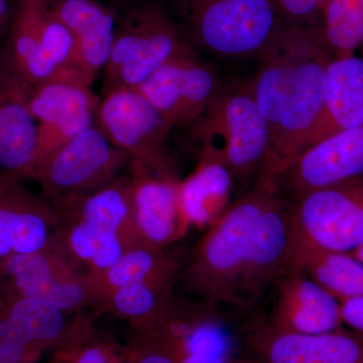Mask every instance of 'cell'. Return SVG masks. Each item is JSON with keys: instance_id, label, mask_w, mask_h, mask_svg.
<instances>
[{"instance_id": "obj_1", "label": "cell", "mask_w": 363, "mask_h": 363, "mask_svg": "<svg viewBox=\"0 0 363 363\" xmlns=\"http://www.w3.org/2000/svg\"><path fill=\"white\" fill-rule=\"evenodd\" d=\"M257 57L259 67L250 85L269 135L259 177H271L309 147L333 55L321 23H283Z\"/></svg>"}, {"instance_id": "obj_2", "label": "cell", "mask_w": 363, "mask_h": 363, "mask_svg": "<svg viewBox=\"0 0 363 363\" xmlns=\"http://www.w3.org/2000/svg\"><path fill=\"white\" fill-rule=\"evenodd\" d=\"M271 177H260L248 194L222 215L193 250L179 278L184 288L215 313L236 310V291L248 238L264 208L278 195Z\"/></svg>"}, {"instance_id": "obj_3", "label": "cell", "mask_w": 363, "mask_h": 363, "mask_svg": "<svg viewBox=\"0 0 363 363\" xmlns=\"http://www.w3.org/2000/svg\"><path fill=\"white\" fill-rule=\"evenodd\" d=\"M193 125L203 160L221 164L233 178L245 180L264 168L269 154V128L252 85L219 90Z\"/></svg>"}, {"instance_id": "obj_4", "label": "cell", "mask_w": 363, "mask_h": 363, "mask_svg": "<svg viewBox=\"0 0 363 363\" xmlns=\"http://www.w3.org/2000/svg\"><path fill=\"white\" fill-rule=\"evenodd\" d=\"M191 38L224 58L257 56L283 25L271 0H172Z\"/></svg>"}, {"instance_id": "obj_5", "label": "cell", "mask_w": 363, "mask_h": 363, "mask_svg": "<svg viewBox=\"0 0 363 363\" xmlns=\"http://www.w3.org/2000/svg\"><path fill=\"white\" fill-rule=\"evenodd\" d=\"M94 121L112 145L125 152L133 175H172L166 143L172 126L135 88L104 95Z\"/></svg>"}, {"instance_id": "obj_6", "label": "cell", "mask_w": 363, "mask_h": 363, "mask_svg": "<svg viewBox=\"0 0 363 363\" xmlns=\"http://www.w3.org/2000/svg\"><path fill=\"white\" fill-rule=\"evenodd\" d=\"M125 164H130L128 155L92 123L48 157L35 180L40 182L45 199L52 203L109 185Z\"/></svg>"}, {"instance_id": "obj_7", "label": "cell", "mask_w": 363, "mask_h": 363, "mask_svg": "<svg viewBox=\"0 0 363 363\" xmlns=\"http://www.w3.org/2000/svg\"><path fill=\"white\" fill-rule=\"evenodd\" d=\"M292 206L279 192L255 220L238 279V311L255 309L288 267L295 240Z\"/></svg>"}, {"instance_id": "obj_8", "label": "cell", "mask_w": 363, "mask_h": 363, "mask_svg": "<svg viewBox=\"0 0 363 363\" xmlns=\"http://www.w3.org/2000/svg\"><path fill=\"white\" fill-rule=\"evenodd\" d=\"M292 220L298 238L352 253L363 245V177L305 195L293 203Z\"/></svg>"}, {"instance_id": "obj_9", "label": "cell", "mask_w": 363, "mask_h": 363, "mask_svg": "<svg viewBox=\"0 0 363 363\" xmlns=\"http://www.w3.org/2000/svg\"><path fill=\"white\" fill-rule=\"evenodd\" d=\"M247 363H363V335L337 330L303 334L257 320L242 332Z\"/></svg>"}, {"instance_id": "obj_10", "label": "cell", "mask_w": 363, "mask_h": 363, "mask_svg": "<svg viewBox=\"0 0 363 363\" xmlns=\"http://www.w3.org/2000/svg\"><path fill=\"white\" fill-rule=\"evenodd\" d=\"M363 177V124L308 147L271 176L293 202L314 191Z\"/></svg>"}, {"instance_id": "obj_11", "label": "cell", "mask_w": 363, "mask_h": 363, "mask_svg": "<svg viewBox=\"0 0 363 363\" xmlns=\"http://www.w3.org/2000/svg\"><path fill=\"white\" fill-rule=\"evenodd\" d=\"M30 84L9 48L0 52V173L37 177L38 124L30 109Z\"/></svg>"}, {"instance_id": "obj_12", "label": "cell", "mask_w": 363, "mask_h": 363, "mask_svg": "<svg viewBox=\"0 0 363 363\" xmlns=\"http://www.w3.org/2000/svg\"><path fill=\"white\" fill-rule=\"evenodd\" d=\"M0 294V337L9 336L42 352L52 347L68 350L92 336V322L82 311H62L37 298Z\"/></svg>"}, {"instance_id": "obj_13", "label": "cell", "mask_w": 363, "mask_h": 363, "mask_svg": "<svg viewBox=\"0 0 363 363\" xmlns=\"http://www.w3.org/2000/svg\"><path fill=\"white\" fill-rule=\"evenodd\" d=\"M59 226L56 208L21 179L0 173V259L40 252Z\"/></svg>"}, {"instance_id": "obj_14", "label": "cell", "mask_w": 363, "mask_h": 363, "mask_svg": "<svg viewBox=\"0 0 363 363\" xmlns=\"http://www.w3.org/2000/svg\"><path fill=\"white\" fill-rule=\"evenodd\" d=\"M266 321L281 330L303 334L335 331L342 323L341 303L304 272L288 266L272 286Z\"/></svg>"}, {"instance_id": "obj_15", "label": "cell", "mask_w": 363, "mask_h": 363, "mask_svg": "<svg viewBox=\"0 0 363 363\" xmlns=\"http://www.w3.org/2000/svg\"><path fill=\"white\" fill-rule=\"evenodd\" d=\"M59 214L84 221L98 238L133 250L145 243L136 225L130 178H117L109 185L86 194L52 202Z\"/></svg>"}, {"instance_id": "obj_16", "label": "cell", "mask_w": 363, "mask_h": 363, "mask_svg": "<svg viewBox=\"0 0 363 363\" xmlns=\"http://www.w3.org/2000/svg\"><path fill=\"white\" fill-rule=\"evenodd\" d=\"M49 13L73 35L75 66L92 83L111 54L114 13L94 0H58L50 6Z\"/></svg>"}, {"instance_id": "obj_17", "label": "cell", "mask_w": 363, "mask_h": 363, "mask_svg": "<svg viewBox=\"0 0 363 363\" xmlns=\"http://www.w3.org/2000/svg\"><path fill=\"white\" fill-rule=\"evenodd\" d=\"M363 124V57L332 58L325 75L323 106L309 147Z\"/></svg>"}, {"instance_id": "obj_18", "label": "cell", "mask_w": 363, "mask_h": 363, "mask_svg": "<svg viewBox=\"0 0 363 363\" xmlns=\"http://www.w3.org/2000/svg\"><path fill=\"white\" fill-rule=\"evenodd\" d=\"M131 198L138 231L145 243L164 248L181 228L180 184L173 176L133 175Z\"/></svg>"}, {"instance_id": "obj_19", "label": "cell", "mask_w": 363, "mask_h": 363, "mask_svg": "<svg viewBox=\"0 0 363 363\" xmlns=\"http://www.w3.org/2000/svg\"><path fill=\"white\" fill-rule=\"evenodd\" d=\"M143 33L140 45L130 63L104 84V95L123 88H135L171 60L191 49L178 28L161 9L143 4Z\"/></svg>"}, {"instance_id": "obj_20", "label": "cell", "mask_w": 363, "mask_h": 363, "mask_svg": "<svg viewBox=\"0 0 363 363\" xmlns=\"http://www.w3.org/2000/svg\"><path fill=\"white\" fill-rule=\"evenodd\" d=\"M182 269L176 255L164 248L143 245L124 253L113 266L90 274L93 289L101 304L112 293L138 284L175 286Z\"/></svg>"}, {"instance_id": "obj_21", "label": "cell", "mask_w": 363, "mask_h": 363, "mask_svg": "<svg viewBox=\"0 0 363 363\" xmlns=\"http://www.w3.org/2000/svg\"><path fill=\"white\" fill-rule=\"evenodd\" d=\"M289 266L304 272L339 302L363 296V264L351 253L318 247L295 234Z\"/></svg>"}, {"instance_id": "obj_22", "label": "cell", "mask_w": 363, "mask_h": 363, "mask_svg": "<svg viewBox=\"0 0 363 363\" xmlns=\"http://www.w3.org/2000/svg\"><path fill=\"white\" fill-rule=\"evenodd\" d=\"M174 286L138 284L119 289L101 305L109 312L128 320L138 335L156 331L178 302Z\"/></svg>"}, {"instance_id": "obj_23", "label": "cell", "mask_w": 363, "mask_h": 363, "mask_svg": "<svg viewBox=\"0 0 363 363\" xmlns=\"http://www.w3.org/2000/svg\"><path fill=\"white\" fill-rule=\"evenodd\" d=\"M11 44L9 48L14 64L30 83L52 80L54 74L40 58L43 32L49 13L48 0H18Z\"/></svg>"}, {"instance_id": "obj_24", "label": "cell", "mask_w": 363, "mask_h": 363, "mask_svg": "<svg viewBox=\"0 0 363 363\" xmlns=\"http://www.w3.org/2000/svg\"><path fill=\"white\" fill-rule=\"evenodd\" d=\"M2 292L37 298L66 312H81L99 304L88 272L65 278L1 281Z\"/></svg>"}, {"instance_id": "obj_25", "label": "cell", "mask_w": 363, "mask_h": 363, "mask_svg": "<svg viewBox=\"0 0 363 363\" xmlns=\"http://www.w3.org/2000/svg\"><path fill=\"white\" fill-rule=\"evenodd\" d=\"M99 102L92 91L76 104L38 123V171L48 157L93 123Z\"/></svg>"}, {"instance_id": "obj_26", "label": "cell", "mask_w": 363, "mask_h": 363, "mask_svg": "<svg viewBox=\"0 0 363 363\" xmlns=\"http://www.w3.org/2000/svg\"><path fill=\"white\" fill-rule=\"evenodd\" d=\"M321 28L333 58L355 55L363 45V0H330Z\"/></svg>"}, {"instance_id": "obj_27", "label": "cell", "mask_w": 363, "mask_h": 363, "mask_svg": "<svg viewBox=\"0 0 363 363\" xmlns=\"http://www.w3.org/2000/svg\"><path fill=\"white\" fill-rule=\"evenodd\" d=\"M233 177L221 164L203 160L201 166L187 181L180 184V207L184 219L192 222L209 218V205L225 194Z\"/></svg>"}, {"instance_id": "obj_28", "label": "cell", "mask_w": 363, "mask_h": 363, "mask_svg": "<svg viewBox=\"0 0 363 363\" xmlns=\"http://www.w3.org/2000/svg\"><path fill=\"white\" fill-rule=\"evenodd\" d=\"M192 52L188 50L171 60L135 88L172 128L184 126L182 68L186 56Z\"/></svg>"}, {"instance_id": "obj_29", "label": "cell", "mask_w": 363, "mask_h": 363, "mask_svg": "<svg viewBox=\"0 0 363 363\" xmlns=\"http://www.w3.org/2000/svg\"><path fill=\"white\" fill-rule=\"evenodd\" d=\"M59 358L64 363H123L111 344L91 338L74 347L62 350Z\"/></svg>"}, {"instance_id": "obj_30", "label": "cell", "mask_w": 363, "mask_h": 363, "mask_svg": "<svg viewBox=\"0 0 363 363\" xmlns=\"http://www.w3.org/2000/svg\"><path fill=\"white\" fill-rule=\"evenodd\" d=\"M125 357L128 363H181L178 355L166 344L142 335L128 347Z\"/></svg>"}, {"instance_id": "obj_31", "label": "cell", "mask_w": 363, "mask_h": 363, "mask_svg": "<svg viewBox=\"0 0 363 363\" xmlns=\"http://www.w3.org/2000/svg\"><path fill=\"white\" fill-rule=\"evenodd\" d=\"M271 2L286 25L315 23L318 16L323 13L319 0H271Z\"/></svg>"}, {"instance_id": "obj_32", "label": "cell", "mask_w": 363, "mask_h": 363, "mask_svg": "<svg viewBox=\"0 0 363 363\" xmlns=\"http://www.w3.org/2000/svg\"><path fill=\"white\" fill-rule=\"evenodd\" d=\"M341 303V319L353 331L363 335V296L344 300Z\"/></svg>"}, {"instance_id": "obj_33", "label": "cell", "mask_w": 363, "mask_h": 363, "mask_svg": "<svg viewBox=\"0 0 363 363\" xmlns=\"http://www.w3.org/2000/svg\"><path fill=\"white\" fill-rule=\"evenodd\" d=\"M181 363H228L226 358L210 355L187 354L182 357Z\"/></svg>"}, {"instance_id": "obj_34", "label": "cell", "mask_w": 363, "mask_h": 363, "mask_svg": "<svg viewBox=\"0 0 363 363\" xmlns=\"http://www.w3.org/2000/svg\"><path fill=\"white\" fill-rule=\"evenodd\" d=\"M351 255H352L353 257H357V259L363 264V245L362 247H358L357 250H354V252L351 253Z\"/></svg>"}, {"instance_id": "obj_35", "label": "cell", "mask_w": 363, "mask_h": 363, "mask_svg": "<svg viewBox=\"0 0 363 363\" xmlns=\"http://www.w3.org/2000/svg\"><path fill=\"white\" fill-rule=\"evenodd\" d=\"M1 279H2V276H1V259H0V286H1Z\"/></svg>"}, {"instance_id": "obj_36", "label": "cell", "mask_w": 363, "mask_h": 363, "mask_svg": "<svg viewBox=\"0 0 363 363\" xmlns=\"http://www.w3.org/2000/svg\"><path fill=\"white\" fill-rule=\"evenodd\" d=\"M2 302V297H1V294H0V303Z\"/></svg>"}, {"instance_id": "obj_37", "label": "cell", "mask_w": 363, "mask_h": 363, "mask_svg": "<svg viewBox=\"0 0 363 363\" xmlns=\"http://www.w3.org/2000/svg\"><path fill=\"white\" fill-rule=\"evenodd\" d=\"M241 363H247V362H245V360H243V362H241Z\"/></svg>"}, {"instance_id": "obj_38", "label": "cell", "mask_w": 363, "mask_h": 363, "mask_svg": "<svg viewBox=\"0 0 363 363\" xmlns=\"http://www.w3.org/2000/svg\"><path fill=\"white\" fill-rule=\"evenodd\" d=\"M362 50H363V45H362ZM362 57H363V56H362Z\"/></svg>"}, {"instance_id": "obj_39", "label": "cell", "mask_w": 363, "mask_h": 363, "mask_svg": "<svg viewBox=\"0 0 363 363\" xmlns=\"http://www.w3.org/2000/svg\"><path fill=\"white\" fill-rule=\"evenodd\" d=\"M61 363H64V362H61Z\"/></svg>"}]
</instances>
